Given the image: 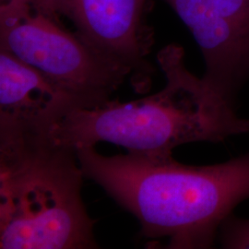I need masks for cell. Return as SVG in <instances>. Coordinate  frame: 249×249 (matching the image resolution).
<instances>
[{"mask_svg": "<svg viewBox=\"0 0 249 249\" xmlns=\"http://www.w3.org/2000/svg\"><path fill=\"white\" fill-rule=\"evenodd\" d=\"M84 177L133 214L149 240L167 249H210L220 228L249 198V152L207 166L129 153L105 156L94 146L76 150Z\"/></svg>", "mask_w": 249, "mask_h": 249, "instance_id": "cell-1", "label": "cell"}, {"mask_svg": "<svg viewBox=\"0 0 249 249\" xmlns=\"http://www.w3.org/2000/svg\"><path fill=\"white\" fill-rule=\"evenodd\" d=\"M157 59L166 79L160 91L76 109L51 126L48 138L75 151L109 142L129 153L169 158L183 144L223 142L249 134V120L237 116L235 105L187 70L183 47L166 45Z\"/></svg>", "mask_w": 249, "mask_h": 249, "instance_id": "cell-2", "label": "cell"}, {"mask_svg": "<svg viewBox=\"0 0 249 249\" xmlns=\"http://www.w3.org/2000/svg\"><path fill=\"white\" fill-rule=\"evenodd\" d=\"M76 151L47 135L0 142V249H97Z\"/></svg>", "mask_w": 249, "mask_h": 249, "instance_id": "cell-3", "label": "cell"}, {"mask_svg": "<svg viewBox=\"0 0 249 249\" xmlns=\"http://www.w3.org/2000/svg\"><path fill=\"white\" fill-rule=\"evenodd\" d=\"M0 48L93 108L111 100L130 73L108 60L31 0L0 5Z\"/></svg>", "mask_w": 249, "mask_h": 249, "instance_id": "cell-4", "label": "cell"}, {"mask_svg": "<svg viewBox=\"0 0 249 249\" xmlns=\"http://www.w3.org/2000/svg\"><path fill=\"white\" fill-rule=\"evenodd\" d=\"M108 60L130 73L139 92L150 89L154 68L148 60L154 30L148 21L153 0H31Z\"/></svg>", "mask_w": 249, "mask_h": 249, "instance_id": "cell-5", "label": "cell"}, {"mask_svg": "<svg viewBox=\"0 0 249 249\" xmlns=\"http://www.w3.org/2000/svg\"><path fill=\"white\" fill-rule=\"evenodd\" d=\"M188 28L204 58L202 77L235 105L249 82V0H162Z\"/></svg>", "mask_w": 249, "mask_h": 249, "instance_id": "cell-6", "label": "cell"}, {"mask_svg": "<svg viewBox=\"0 0 249 249\" xmlns=\"http://www.w3.org/2000/svg\"><path fill=\"white\" fill-rule=\"evenodd\" d=\"M80 108L70 92L0 48V142L45 135Z\"/></svg>", "mask_w": 249, "mask_h": 249, "instance_id": "cell-7", "label": "cell"}, {"mask_svg": "<svg viewBox=\"0 0 249 249\" xmlns=\"http://www.w3.org/2000/svg\"><path fill=\"white\" fill-rule=\"evenodd\" d=\"M218 238L223 249H249V220L231 214L222 224Z\"/></svg>", "mask_w": 249, "mask_h": 249, "instance_id": "cell-8", "label": "cell"}, {"mask_svg": "<svg viewBox=\"0 0 249 249\" xmlns=\"http://www.w3.org/2000/svg\"><path fill=\"white\" fill-rule=\"evenodd\" d=\"M9 0H0V5L1 4H5V3H7V2H9Z\"/></svg>", "mask_w": 249, "mask_h": 249, "instance_id": "cell-9", "label": "cell"}]
</instances>
